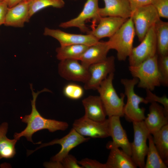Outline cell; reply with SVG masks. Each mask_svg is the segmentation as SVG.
Wrapping results in <instances>:
<instances>
[{"mask_svg": "<svg viewBox=\"0 0 168 168\" xmlns=\"http://www.w3.org/2000/svg\"><path fill=\"white\" fill-rule=\"evenodd\" d=\"M30 86L33 96V99L31 100V111L30 114L25 115L21 119L22 122L27 124L26 128L19 133H15L14 137L18 140L21 137L24 136L28 141L33 143L32 137L35 133L43 129H47L50 132L60 130L64 131L68 128L69 125L66 122L47 119L42 116L36 108V98L40 93L50 91L44 88L35 93L33 90L32 84H30Z\"/></svg>", "mask_w": 168, "mask_h": 168, "instance_id": "cell-1", "label": "cell"}, {"mask_svg": "<svg viewBox=\"0 0 168 168\" xmlns=\"http://www.w3.org/2000/svg\"><path fill=\"white\" fill-rule=\"evenodd\" d=\"M157 54L135 66H129V71L133 77L138 80L139 88L154 90L161 85V79L158 68Z\"/></svg>", "mask_w": 168, "mask_h": 168, "instance_id": "cell-2", "label": "cell"}, {"mask_svg": "<svg viewBox=\"0 0 168 168\" xmlns=\"http://www.w3.org/2000/svg\"><path fill=\"white\" fill-rule=\"evenodd\" d=\"M138 82V79L135 77L122 78L120 81L124 88V94L127 98L123 109L124 116L130 122L143 121L146 118L145 109L140 108V104L148 103L145 98L138 96L135 92L134 87Z\"/></svg>", "mask_w": 168, "mask_h": 168, "instance_id": "cell-3", "label": "cell"}, {"mask_svg": "<svg viewBox=\"0 0 168 168\" xmlns=\"http://www.w3.org/2000/svg\"><path fill=\"white\" fill-rule=\"evenodd\" d=\"M114 72L110 74L100 83L96 90L108 117L124 116L123 109L125 95L122 93L119 96L113 85Z\"/></svg>", "mask_w": 168, "mask_h": 168, "instance_id": "cell-4", "label": "cell"}, {"mask_svg": "<svg viewBox=\"0 0 168 168\" xmlns=\"http://www.w3.org/2000/svg\"><path fill=\"white\" fill-rule=\"evenodd\" d=\"M135 35L133 23L130 17L109 38L107 42L110 49L116 51L118 60L125 61L130 55L133 48Z\"/></svg>", "mask_w": 168, "mask_h": 168, "instance_id": "cell-5", "label": "cell"}, {"mask_svg": "<svg viewBox=\"0 0 168 168\" xmlns=\"http://www.w3.org/2000/svg\"><path fill=\"white\" fill-rule=\"evenodd\" d=\"M132 123L134 139L133 142H131V157L137 167L144 168L145 158L148 149L147 142L151 134L144 120Z\"/></svg>", "mask_w": 168, "mask_h": 168, "instance_id": "cell-6", "label": "cell"}, {"mask_svg": "<svg viewBox=\"0 0 168 168\" xmlns=\"http://www.w3.org/2000/svg\"><path fill=\"white\" fill-rule=\"evenodd\" d=\"M136 35L141 42L150 29L160 19L152 4L139 7L133 11L131 16Z\"/></svg>", "mask_w": 168, "mask_h": 168, "instance_id": "cell-7", "label": "cell"}, {"mask_svg": "<svg viewBox=\"0 0 168 168\" xmlns=\"http://www.w3.org/2000/svg\"><path fill=\"white\" fill-rule=\"evenodd\" d=\"M141 43L133 47L128 58L129 66L137 65L157 54L154 25L149 30Z\"/></svg>", "mask_w": 168, "mask_h": 168, "instance_id": "cell-8", "label": "cell"}, {"mask_svg": "<svg viewBox=\"0 0 168 168\" xmlns=\"http://www.w3.org/2000/svg\"><path fill=\"white\" fill-rule=\"evenodd\" d=\"M115 69V58L113 56L91 65L88 68L89 77L84 83V89L96 90L110 74L114 72Z\"/></svg>", "mask_w": 168, "mask_h": 168, "instance_id": "cell-9", "label": "cell"}, {"mask_svg": "<svg viewBox=\"0 0 168 168\" xmlns=\"http://www.w3.org/2000/svg\"><path fill=\"white\" fill-rule=\"evenodd\" d=\"M72 128L83 136L93 138L110 137L108 119L103 122L94 121L85 115L74 121Z\"/></svg>", "mask_w": 168, "mask_h": 168, "instance_id": "cell-10", "label": "cell"}, {"mask_svg": "<svg viewBox=\"0 0 168 168\" xmlns=\"http://www.w3.org/2000/svg\"><path fill=\"white\" fill-rule=\"evenodd\" d=\"M90 138H85L78 133L72 128L69 132L66 135L60 139H54L51 141L42 144L35 150L30 151L32 152H28L30 155L36 150L41 148L47 146L58 144L61 146L60 151L51 158V161L61 162L62 159L69 154L70 151L78 145L87 142L90 139Z\"/></svg>", "mask_w": 168, "mask_h": 168, "instance_id": "cell-11", "label": "cell"}, {"mask_svg": "<svg viewBox=\"0 0 168 168\" xmlns=\"http://www.w3.org/2000/svg\"><path fill=\"white\" fill-rule=\"evenodd\" d=\"M99 0H86L82 11L76 17L61 23L59 27L67 28L75 27L82 32L87 33L90 31L85 25L86 21L90 19L98 21L101 17L99 14Z\"/></svg>", "mask_w": 168, "mask_h": 168, "instance_id": "cell-12", "label": "cell"}, {"mask_svg": "<svg viewBox=\"0 0 168 168\" xmlns=\"http://www.w3.org/2000/svg\"><path fill=\"white\" fill-rule=\"evenodd\" d=\"M120 118L117 116L108 117L110 137L112 138V141L109 142L106 147L109 149L112 147H120L131 156V142L121 124Z\"/></svg>", "mask_w": 168, "mask_h": 168, "instance_id": "cell-13", "label": "cell"}, {"mask_svg": "<svg viewBox=\"0 0 168 168\" xmlns=\"http://www.w3.org/2000/svg\"><path fill=\"white\" fill-rule=\"evenodd\" d=\"M43 34L56 39L60 43V46L81 44L89 46L99 41V40L89 34L70 33L59 29H50L47 27L44 29Z\"/></svg>", "mask_w": 168, "mask_h": 168, "instance_id": "cell-14", "label": "cell"}, {"mask_svg": "<svg viewBox=\"0 0 168 168\" xmlns=\"http://www.w3.org/2000/svg\"><path fill=\"white\" fill-rule=\"evenodd\" d=\"M78 61L72 59L60 61L58 65L59 75L67 80L86 82L89 77L88 68Z\"/></svg>", "mask_w": 168, "mask_h": 168, "instance_id": "cell-15", "label": "cell"}, {"mask_svg": "<svg viewBox=\"0 0 168 168\" xmlns=\"http://www.w3.org/2000/svg\"><path fill=\"white\" fill-rule=\"evenodd\" d=\"M128 19L115 16L101 17L96 27L89 31L87 34L93 35L99 40L105 37L110 38Z\"/></svg>", "mask_w": 168, "mask_h": 168, "instance_id": "cell-16", "label": "cell"}, {"mask_svg": "<svg viewBox=\"0 0 168 168\" xmlns=\"http://www.w3.org/2000/svg\"><path fill=\"white\" fill-rule=\"evenodd\" d=\"M149 111L144 122L150 133L152 135L168 124V116L166 115L163 106L156 102L151 103Z\"/></svg>", "mask_w": 168, "mask_h": 168, "instance_id": "cell-17", "label": "cell"}, {"mask_svg": "<svg viewBox=\"0 0 168 168\" xmlns=\"http://www.w3.org/2000/svg\"><path fill=\"white\" fill-rule=\"evenodd\" d=\"M105 6L100 8L101 17L115 16L128 19L131 16L132 11L128 0H103Z\"/></svg>", "mask_w": 168, "mask_h": 168, "instance_id": "cell-18", "label": "cell"}, {"mask_svg": "<svg viewBox=\"0 0 168 168\" xmlns=\"http://www.w3.org/2000/svg\"><path fill=\"white\" fill-rule=\"evenodd\" d=\"M110 49L107 41H100L89 46L82 56L81 64L87 68L105 59Z\"/></svg>", "mask_w": 168, "mask_h": 168, "instance_id": "cell-19", "label": "cell"}, {"mask_svg": "<svg viewBox=\"0 0 168 168\" xmlns=\"http://www.w3.org/2000/svg\"><path fill=\"white\" fill-rule=\"evenodd\" d=\"M27 0L23 1L8 8L4 25L16 27L24 26L25 23L30 20Z\"/></svg>", "mask_w": 168, "mask_h": 168, "instance_id": "cell-20", "label": "cell"}, {"mask_svg": "<svg viewBox=\"0 0 168 168\" xmlns=\"http://www.w3.org/2000/svg\"><path fill=\"white\" fill-rule=\"evenodd\" d=\"M82 102L85 110V116L99 122L106 119V111L99 96H89L84 99Z\"/></svg>", "mask_w": 168, "mask_h": 168, "instance_id": "cell-21", "label": "cell"}, {"mask_svg": "<svg viewBox=\"0 0 168 168\" xmlns=\"http://www.w3.org/2000/svg\"><path fill=\"white\" fill-rule=\"evenodd\" d=\"M105 164L107 168H136L131 156L119 148L112 147Z\"/></svg>", "mask_w": 168, "mask_h": 168, "instance_id": "cell-22", "label": "cell"}, {"mask_svg": "<svg viewBox=\"0 0 168 168\" xmlns=\"http://www.w3.org/2000/svg\"><path fill=\"white\" fill-rule=\"evenodd\" d=\"M157 52L159 56L168 55V22L159 19L154 25Z\"/></svg>", "mask_w": 168, "mask_h": 168, "instance_id": "cell-23", "label": "cell"}, {"mask_svg": "<svg viewBox=\"0 0 168 168\" xmlns=\"http://www.w3.org/2000/svg\"><path fill=\"white\" fill-rule=\"evenodd\" d=\"M8 128V124L6 122L0 125V160L2 158H12L16 153L15 146L17 140L7 138L6 135Z\"/></svg>", "mask_w": 168, "mask_h": 168, "instance_id": "cell-24", "label": "cell"}, {"mask_svg": "<svg viewBox=\"0 0 168 168\" xmlns=\"http://www.w3.org/2000/svg\"><path fill=\"white\" fill-rule=\"evenodd\" d=\"M89 46L81 44L60 46L56 48V57L60 61L66 59L80 60Z\"/></svg>", "mask_w": 168, "mask_h": 168, "instance_id": "cell-25", "label": "cell"}, {"mask_svg": "<svg viewBox=\"0 0 168 168\" xmlns=\"http://www.w3.org/2000/svg\"><path fill=\"white\" fill-rule=\"evenodd\" d=\"M155 147L165 164L168 165V124L152 134Z\"/></svg>", "mask_w": 168, "mask_h": 168, "instance_id": "cell-26", "label": "cell"}, {"mask_svg": "<svg viewBox=\"0 0 168 168\" xmlns=\"http://www.w3.org/2000/svg\"><path fill=\"white\" fill-rule=\"evenodd\" d=\"M148 140V149L144 168H167L155 147L151 134L149 136Z\"/></svg>", "mask_w": 168, "mask_h": 168, "instance_id": "cell-27", "label": "cell"}, {"mask_svg": "<svg viewBox=\"0 0 168 168\" xmlns=\"http://www.w3.org/2000/svg\"><path fill=\"white\" fill-rule=\"evenodd\" d=\"M27 2L30 19L35 13L45 8L52 7L61 8L65 4L63 0H27Z\"/></svg>", "mask_w": 168, "mask_h": 168, "instance_id": "cell-28", "label": "cell"}, {"mask_svg": "<svg viewBox=\"0 0 168 168\" xmlns=\"http://www.w3.org/2000/svg\"><path fill=\"white\" fill-rule=\"evenodd\" d=\"M63 92L64 96L67 97L72 100H78L83 96L84 90L79 85L70 83L65 86Z\"/></svg>", "mask_w": 168, "mask_h": 168, "instance_id": "cell-29", "label": "cell"}, {"mask_svg": "<svg viewBox=\"0 0 168 168\" xmlns=\"http://www.w3.org/2000/svg\"><path fill=\"white\" fill-rule=\"evenodd\" d=\"M158 68L161 79V85L168 86V55L158 56Z\"/></svg>", "mask_w": 168, "mask_h": 168, "instance_id": "cell-30", "label": "cell"}, {"mask_svg": "<svg viewBox=\"0 0 168 168\" xmlns=\"http://www.w3.org/2000/svg\"><path fill=\"white\" fill-rule=\"evenodd\" d=\"M146 96L145 99L148 103L156 102L161 104L163 106L166 115L168 116V98L166 95L159 96L153 93L152 91L146 89Z\"/></svg>", "mask_w": 168, "mask_h": 168, "instance_id": "cell-31", "label": "cell"}, {"mask_svg": "<svg viewBox=\"0 0 168 168\" xmlns=\"http://www.w3.org/2000/svg\"><path fill=\"white\" fill-rule=\"evenodd\" d=\"M152 4L160 17L168 18V0H155Z\"/></svg>", "mask_w": 168, "mask_h": 168, "instance_id": "cell-32", "label": "cell"}, {"mask_svg": "<svg viewBox=\"0 0 168 168\" xmlns=\"http://www.w3.org/2000/svg\"><path fill=\"white\" fill-rule=\"evenodd\" d=\"M78 163L83 168H107L105 163H102L96 160L87 158L78 161Z\"/></svg>", "mask_w": 168, "mask_h": 168, "instance_id": "cell-33", "label": "cell"}, {"mask_svg": "<svg viewBox=\"0 0 168 168\" xmlns=\"http://www.w3.org/2000/svg\"><path fill=\"white\" fill-rule=\"evenodd\" d=\"M76 158L71 154H68L61 161L63 168H83L79 165Z\"/></svg>", "mask_w": 168, "mask_h": 168, "instance_id": "cell-34", "label": "cell"}, {"mask_svg": "<svg viewBox=\"0 0 168 168\" xmlns=\"http://www.w3.org/2000/svg\"><path fill=\"white\" fill-rule=\"evenodd\" d=\"M155 0H128L132 12L136 9L144 6L152 4Z\"/></svg>", "mask_w": 168, "mask_h": 168, "instance_id": "cell-35", "label": "cell"}, {"mask_svg": "<svg viewBox=\"0 0 168 168\" xmlns=\"http://www.w3.org/2000/svg\"><path fill=\"white\" fill-rule=\"evenodd\" d=\"M8 7L4 1L0 2V26L4 24Z\"/></svg>", "mask_w": 168, "mask_h": 168, "instance_id": "cell-36", "label": "cell"}, {"mask_svg": "<svg viewBox=\"0 0 168 168\" xmlns=\"http://www.w3.org/2000/svg\"><path fill=\"white\" fill-rule=\"evenodd\" d=\"M44 166L47 168H63L61 162L51 161L49 162H45Z\"/></svg>", "mask_w": 168, "mask_h": 168, "instance_id": "cell-37", "label": "cell"}, {"mask_svg": "<svg viewBox=\"0 0 168 168\" xmlns=\"http://www.w3.org/2000/svg\"><path fill=\"white\" fill-rule=\"evenodd\" d=\"M27 0H4L8 8L11 7L23 1Z\"/></svg>", "mask_w": 168, "mask_h": 168, "instance_id": "cell-38", "label": "cell"}, {"mask_svg": "<svg viewBox=\"0 0 168 168\" xmlns=\"http://www.w3.org/2000/svg\"><path fill=\"white\" fill-rule=\"evenodd\" d=\"M4 0H0V2L4 1Z\"/></svg>", "mask_w": 168, "mask_h": 168, "instance_id": "cell-39", "label": "cell"}, {"mask_svg": "<svg viewBox=\"0 0 168 168\" xmlns=\"http://www.w3.org/2000/svg\"><path fill=\"white\" fill-rule=\"evenodd\" d=\"M75 0V1H76V0Z\"/></svg>", "mask_w": 168, "mask_h": 168, "instance_id": "cell-40", "label": "cell"}]
</instances>
